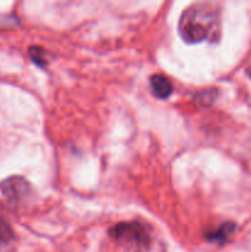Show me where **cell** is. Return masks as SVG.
Listing matches in <instances>:
<instances>
[{"label": "cell", "instance_id": "1", "mask_svg": "<svg viewBox=\"0 0 251 252\" xmlns=\"http://www.w3.org/2000/svg\"><path fill=\"white\" fill-rule=\"evenodd\" d=\"M179 33L186 43L218 42L221 34L220 9L213 2H196L184 10L179 20Z\"/></svg>", "mask_w": 251, "mask_h": 252}, {"label": "cell", "instance_id": "5", "mask_svg": "<svg viewBox=\"0 0 251 252\" xmlns=\"http://www.w3.org/2000/svg\"><path fill=\"white\" fill-rule=\"evenodd\" d=\"M150 86H152L153 94L157 98H167L174 91L171 81L161 74H154L150 76Z\"/></svg>", "mask_w": 251, "mask_h": 252}, {"label": "cell", "instance_id": "9", "mask_svg": "<svg viewBox=\"0 0 251 252\" xmlns=\"http://www.w3.org/2000/svg\"><path fill=\"white\" fill-rule=\"evenodd\" d=\"M248 74H249V75H250V76H251V68H250V69H249V70H248Z\"/></svg>", "mask_w": 251, "mask_h": 252}, {"label": "cell", "instance_id": "8", "mask_svg": "<svg viewBox=\"0 0 251 252\" xmlns=\"http://www.w3.org/2000/svg\"><path fill=\"white\" fill-rule=\"evenodd\" d=\"M216 96H217L216 89H208V90L201 91V93L197 94L194 98H196L197 102H199L201 105L207 106L216 100Z\"/></svg>", "mask_w": 251, "mask_h": 252}, {"label": "cell", "instance_id": "6", "mask_svg": "<svg viewBox=\"0 0 251 252\" xmlns=\"http://www.w3.org/2000/svg\"><path fill=\"white\" fill-rule=\"evenodd\" d=\"M234 231H235V224L231 223V221H226V223L219 225L217 229L206 231V239L211 243H217L221 245L229 240Z\"/></svg>", "mask_w": 251, "mask_h": 252}, {"label": "cell", "instance_id": "4", "mask_svg": "<svg viewBox=\"0 0 251 252\" xmlns=\"http://www.w3.org/2000/svg\"><path fill=\"white\" fill-rule=\"evenodd\" d=\"M16 243V235L9 221L0 214V252H11Z\"/></svg>", "mask_w": 251, "mask_h": 252}, {"label": "cell", "instance_id": "2", "mask_svg": "<svg viewBox=\"0 0 251 252\" xmlns=\"http://www.w3.org/2000/svg\"><path fill=\"white\" fill-rule=\"evenodd\" d=\"M108 234L116 243L126 246L145 249L150 245L149 230L144 224L137 220L116 224L110 229Z\"/></svg>", "mask_w": 251, "mask_h": 252}, {"label": "cell", "instance_id": "3", "mask_svg": "<svg viewBox=\"0 0 251 252\" xmlns=\"http://www.w3.org/2000/svg\"><path fill=\"white\" fill-rule=\"evenodd\" d=\"M0 192L12 206H19L31 196L32 187L22 176H10L0 182Z\"/></svg>", "mask_w": 251, "mask_h": 252}, {"label": "cell", "instance_id": "7", "mask_svg": "<svg viewBox=\"0 0 251 252\" xmlns=\"http://www.w3.org/2000/svg\"><path fill=\"white\" fill-rule=\"evenodd\" d=\"M29 56L31 61L38 66H44L47 64V53L43 48L37 46H32L29 48Z\"/></svg>", "mask_w": 251, "mask_h": 252}]
</instances>
